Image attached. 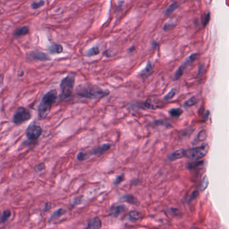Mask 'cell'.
<instances>
[{
  "label": "cell",
  "instance_id": "cell-1",
  "mask_svg": "<svg viewBox=\"0 0 229 229\" xmlns=\"http://www.w3.org/2000/svg\"><path fill=\"white\" fill-rule=\"evenodd\" d=\"M78 96L91 100H100L109 94L108 90H103L97 86L92 84H80L76 88Z\"/></svg>",
  "mask_w": 229,
  "mask_h": 229
},
{
  "label": "cell",
  "instance_id": "cell-2",
  "mask_svg": "<svg viewBox=\"0 0 229 229\" xmlns=\"http://www.w3.org/2000/svg\"><path fill=\"white\" fill-rule=\"evenodd\" d=\"M57 98V92L56 89H52L44 96L38 108V116L39 119H44L49 114V112Z\"/></svg>",
  "mask_w": 229,
  "mask_h": 229
},
{
  "label": "cell",
  "instance_id": "cell-3",
  "mask_svg": "<svg viewBox=\"0 0 229 229\" xmlns=\"http://www.w3.org/2000/svg\"><path fill=\"white\" fill-rule=\"evenodd\" d=\"M209 150L208 144H203L197 147L183 149V158L192 160H200L207 155Z\"/></svg>",
  "mask_w": 229,
  "mask_h": 229
},
{
  "label": "cell",
  "instance_id": "cell-4",
  "mask_svg": "<svg viewBox=\"0 0 229 229\" xmlns=\"http://www.w3.org/2000/svg\"><path fill=\"white\" fill-rule=\"evenodd\" d=\"M74 84L75 77L73 76H67L61 81L60 87H61L62 96L63 98H68V97L71 96L73 92Z\"/></svg>",
  "mask_w": 229,
  "mask_h": 229
},
{
  "label": "cell",
  "instance_id": "cell-5",
  "mask_svg": "<svg viewBox=\"0 0 229 229\" xmlns=\"http://www.w3.org/2000/svg\"><path fill=\"white\" fill-rule=\"evenodd\" d=\"M32 114L27 108L23 106L18 107L14 114L12 121L15 125H19L31 120Z\"/></svg>",
  "mask_w": 229,
  "mask_h": 229
},
{
  "label": "cell",
  "instance_id": "cell-6",
  "mask_svg": "<svg viewBox=\"0 0 229 229\" xmlns=\"http://www.w3.org/2000/svg\"><path fill=\"white\" fill-rule=\"evenodd\" d=\"M43 133V129L40 126L35 124H32L26 130V135L29 140L36 141L41 136Z\"/></svg>",
  "mask_w": 229,
  "mask_h": 229
},
{
  "label": "cell",
  "instance_id": "cell-7",
  "mask_svg": "<svg viewBox=\"0 0 229 229\" xmlns=\"http://www.w3.org/2000/svg\"><path fill=\"white\" fill-rule=\"evenodd\" d=\"M198 53H194L191 55H190V57L186 60L185 62L183 63L182 65L179 67L178 69L177 70V71H176L175 73L174 80H178L182 76L183 72H184V70L190 65H191V64L192 63L195 61V60H196V57H198Z\"/></svg>",
  "mask_w": 229,
  "mask_h": 229
},
{
  "label": "cell",
  "instance_id": "cell-8",
  "mask_svg": "<svg viewBox=\"0 0 229 229\" xmlns=\"http://www.w3.org/2000/svg\"><path fill=\"white\" fill-rule=\"evenodd\" d=\"M112 145L110 143H106V144H103L101 146H98V147H96L93 149L91 150L89 153H87L88 156L89 155H101L104 154V153H106L108 151L109 149H110Z\"/></svg>",
  "mask_w": 229,
  "mask_h": 229
},
{
  "label": "cell",
  "instance_id": "cell-9",
  "mask_svg": "<svg viewBox=\"0 0 229 229\" xmlns=\"http://www.w3.org/2000/svg\"><path fill=\"white\" fill-rule=\"evenodd\" d=\"M29 55L31 59L37 60V61H47L50 60V57L46 53L40 51H33Z\"/></svg>",
  "mask_w": 229,
  "mask_h": 229
},
{
  "label": "cell",
  "instance_id": "cell-10",
  "mask_svg": "<svg viewBox=\"0 0 229 229\" xmlns=\"http://www.w3.org/2000/svg\"><path fill=\"white\" fill-rule=\"evenodd\" d=\"M121 200L123 202H126L127 203L130 204L134 205V206H138L139 205V201L138 200V199L134 197L132 194H125L123 195L121 197Z\"/></svg>",
  "mask_w": 229,
  "mask_h": 229
},
{
  "label": "cell",
  "instance_id": "cell-11",
  "mask_svg": "<svg viewBox=\"0 0 229 229\" xmlns=\"http://www.w3.org/2000/svg\"><path fill=\"white\" fill-rule=\"evenodd\" d=\"M126 210V207L125 205H123V204L118 205L116 206H114V207H113L111 209L110 215L114 217H117L120 215H121L122 213L125 212Z\"/></svg>",
  "mask_w": 229,
  "mask_h": 229
},
{
  "label": "cell",
  "instance_id": "cell-12",
  "mask_svg": "<svg viewBox=\"0 0 229 229\" xmlns=\"http://www.w3.org/2000/svg\"><path fill=\"white\" fill-rule=\"evenodd\" d=\"M102 220H100L99 217H94L93 219L90 221L88 223V226L86 227V228H94V229H99L102 228Z\"/></svg>",
  "mask_w": 229,
  "mask_h": 229
},
{
  "label": "cell",
  "instance_id": "cell-13",
  "mask_svg": "<svg viewBox=\"0 0 229 229\" xmlns=\"http://www.w3.org/2000/svg\"><path fill=\"white\" fill-rule=\"evenodd\" d=\"M153 68H154V67L153 65V64L151 62L149 61L145 68L141 72L140 76L142 79H145L146 77H148L150 75L153 73Z\"/></svg>",
  "mask_w": 229,
  "mask_h": 229
},
{
  "label": "cell",
  "instance_id": "cell-14",
  "mask_svg": "<svg viewBox=\"0 0 229 229\" xmlns=\"http://www.w3.org/2000/svg\"><path fill=\"white\" fill-rule=\"evenodd\" d=\"M183 158V149H179L171 153L168 156L167 159L170 161H174L179 159Z\"/></svg>",
  "mask_w": 229,
  "mask_h": 229
},
{
  "label": "cell",
  "instance_id": "cell-15",
  "mask_svg": "<svg viewBox=\"0 0 229 229\" xmlns=\"http://www.w3.org/2000/svg\"><path fill=\"white\" fill-rule=\"evenodd\" d=\"M62 45L59 44H52L48 47V51L52 54H60L63 52Z\"/></svg>",
  "mask_w": 229,
  "mask_h": 229
},
{
  "label": "cell",
  "instance_id": "cell-16",
  "mask_svg": "<svg viewBox=\"0 0 229 229\" xmlns=\"http://www.w3.org/2000/svg\"><path fill=\"white\" fill-rule=\"evenodd\" d=\"M142 217V215L140 212L137 210H133L129 214V219L131 222H136Z\"/></svg>",
  "mask_w": 229,
  "mask_h": 229
},
{
  "label": "cell",
  "instance_id": "cell-17",
  "mask_svg": "<svg viewBox=\"0 0 229 229\" xmlns=\"http://www.w3.org/2000/svg\"><path fill=\"white\" fill-rule=\"evenodd\" d=\"M29 32V28L28 26H22V27L17 29L14 32V35L16 37H20L26 35Z\"/></svg>",
  "mask_w": 229,
  "mask_h": 229
},
{
  "label": "cell",
  "instance_id": "cell-18",
  "mask_svg": "<svg viewBox=\"0 0 229 229\" xmlns=\"http://www.w3.org/2000/svg\"><path fill=\"white\" fill-rule=\"evenodd\" d=\"M144 106L146 108L149 109V110H155V109L159 108V105L155 103V102H154V100L148 99L144 103Z\"/></svg>",
  "mask_w": 229,
  "mask_h": 229
},
{
  "label": "cell",
  "instance_id": "cell-19",
  "mask_svg": "<svg viewBox=\"0 0 229 229\" xmlns=\"http://www.w3.org/2000/svg\"><path fill=\"white\" fill-rule=\"evenodd\" d=\"M169 114L172 118H178L183 114V110L181 108H172L169 110Z\"/></svg>",
  "mask_w": 229,
  "mask_h": 229
},
{
  "label": "cell",
  "instance_id": "cell-20",
  "mask_svg": "<svg viewBox=\"0 0 229 229\" xmlns=\"http://www.w3.org/2000/svg\"><path fill=\"white\" fill-rule=\"evenodd\" d=\"M204 161L202 160H195V161H192V162H190L187 163V169L188 170H194L196 167L201 166L202 164H203Z\"/></svg>",
  "mask_w": 229,
  "mask_h": 229
},
{
  "label": "cell",
  "instance_id": "cell-21",
  "mask_svg": "<svg viewBox=\"0 0 229 229\" xmlns=\"http://www.w3.org/2000/svg\"><path fill=\"white\" fill-rule=\"evenodd\" d=\"M12 215V212H11L10 210L9 209H6L3 212L2 215L0 217V221H1L2 223H5L6 221L8 220L9 218Z\"/></svg>",
  "mask_w": 229,
  "mask_h": 229
},
{
  "label": "cell",
  "instance_id": "cell-22",
  "mask_svg": "<svg viewBox=\"0 0 229 229\" xmlns=\"http://www.w3.org/2000/svg\"><path fill=\"white\" fill-rule=\"evenodd\" d=\"M65 210L63 208H59L52 213V215L51 216V219H59L60 217H61L63 215H65Z\"/></svg>",
  "mask_w": 229,
  "mask_h": 229
},
{
  "label": "cell",
  "instance_id": "cell-23",
  "mask_svg": "<svg viewBox=\"0 0 229 229\" xmlns=\"http://www.w3.org/2000/svg\"><path fill=\"white\" fill-rule=\"evenodd\" d=\"M100 53V50L98 47H92L89 49L87 52H86V55L88 56V57H92V56H95L98 55Z\"/></svg>",
  "mask_w": 229,
  "mask_h": 229
},
{
  "label": "cell",
  "instance_id": "cell-24",
  "mask_svg": "<svg viewBox=\"0 0 229 229\" xmlns=\"http://www.w3.org/2000/svg\"><path fill=\"white\" fill-rule=\"evenodd\" d=\"M197 102H198V100L196 98V97L192 96L186 101V102L184 103V105H185V106L191 107V106H194L195 104H196Z\"/></svg>",
  "mask_w": 229,
  "mask_h": 229
},
{
  "label": "cell",
  "instance_id": "cell-25",
  "mask_svg": "<svg viewBox=\"0 0 229 229\" xmlns=\"http://www.w3.org/2000/svg\"><path fill=\"white\" fill-rule=\"evenodd\" d=\"M207 138V133L206 130H202L197 135L196 141L197 142H202L206 139Z\"/></svg>",
  "mask_w": 229,
  "mask_h": 229
},
{
  "label": "cell",
  "instance_id": "cell-26",
  "mask_svg": "<svg viewBox=\"0 0 229 229\" xmlns=\"http://www.w3.org/2000/svg\"><path fill=\"white\" fill-rule=\"evenodd\" d=\"M176 92H177V90H176L175 88L171 89V91L169 92L166 96L164 97V100L166 101H168V100H170L173 99L174 97V96H175Z\"/></svg>",
  "mask_w": 229,
  "mask_h": 229
},
{
  "label": "cell",
  "instance_id": "cell-27",
  "mask_svg": "<svg viewBox=\"0 0 229 229\" xmlns=\"http://www.w3.org/2000/svg\"><path fill=\"white\" fill-rule=\"evenodd\" d=\"M209 184V181H208V178L206 175H205L204 178L202 179V182L200 185V189L202 191H204L206 188H207Z\"/></svg>",
  "mask_w": 229,
  "mask_h": 229
},
{
  "label": "cell",
  "instance_id": "cell-28",
  "mask_svg": "<svg viewBox=\"0 0 229 229\" xmlns=\"http://www.w3.org/2000/svg\"><path fill=\"white\" fill-rule=\"evenodd\" d=\"M125 174H121V175L117 176V177H116V178L114 180V184L115 186L119 185L120 183H121L124 181V180H125Z\"/></svg>",
  "mask_w": 229,
  "mask_h": 229
},
{
  "label": "cell",
  "instance_id": "cell-29",
  "mask_svg": "<svg viewBox=\"0 0 229 229\" xmlns=\"http://www.w3.org/2000/svg\"><path fill=\"white\" fill-rule=\"evenodd\" d=\"M45 168H46V166H45V164L44 163H39L38 165H36V166H35V172H40V171H43L44 170H45Z\"/></svg>",
  "mask_w": 229,
  "mask_h": 229
},
{
  "label": "cell",
  "instance_id": "cell-30",
  "mask_svg": "<svg viewBox=\"0 0 229 229\" xmlns=\"http://www.w3.org/2000/svg\"><path fill=\"white\" fill-rule=\"evenodd\" d=\"M178 5L176 4L175 3H172L171 5L170 6V7H168L167 10H166V14H171L173 12H174V10H175L176 9L178 8Z\"/></svg>",
  "mask_w": 229,
  "mask_h": 229
},
{
  "label": "cell",
  "instance_id": "cell-31",
  "mask_svg": "<svg viewBox=\"0 0 229 229\" xmlns=\"http://www.w3.org/2000/svg\"><path fill=\"white\" fill-rule=\"evenodd\" d=\"M44 4V2L43 1V0H41V1H39V2H33L32 3V7L33 9H38L39 8V7L43 6V5Z\"/></svg>",
  "mask_w": 229,
  "mask_h": 229
},
{
  "label": "cell",
  "instance_id": "cell-32",
  "mask_svg": "<svg viewBox=\"0 0 229 229\" xmlns=\"http://www.w3.org/2000/svg\"><path fill=\"white\" fill-rule=\"evenodd\" d=\"M88 157L87 153H84V152H80L78 153L77 156V159L79 161H84Z\"/></svg>",
  "mask_w": 229,
  "mask_h": 229
},
{
  "label": "cell",
  "instance_id": "cell-33",
  "mask_svg": "<svg viewBox=\"0 0 229 229\" xmlns=\"http://www.w3.org/2000/svg\"><path fill=\"white\" fill-rule=\"evenodd\" d=\"M82 198H83V196H79V197H77V198H75L74 200H73V205L77 206V205H79L80 204H81Z\"/></svg>",
  "mask_w": 229,
  "mask_h": 229
},
{
  "label": "cell",
  "instance_id": "cell-34",
  "mask_svg": "<svg viewBox=\"0 0 229 229\" xmlns=\"http://www.w3.org/2000/svg\"><path fill=\"white\" fill-rule=\"evenodd\" d=\"M198 196H199V191L198 190H194L192 192V194H191V197L190 198L189 201L190 202L191 200H194V199L196 198Z\"/></svg>",
  "mask_w": 229,
  "mask_h": 229
},
{
  "label": "cell",
  "instance_id": "cell-35",
  "mask_svg": "<svg viewBox=\"0 0 229 229\" xmlns=\"http://www.w3.org/2000/svg\"><path fill=\"white\" fill-rule=\"evenodd\" d=\"M155 125H167L169 126H170V124H168L167 122H166L165 121H161V120H159V121H155Z\"/></svg>",
  "mask_w": 229,
  "mask_h": 229
},
{
  "label": "cell",
  "instance_id": "cell-36",
  "mask_svg": "<svg viewBox=\"0 0 229 229\" xmlns=\"http://www.w3.org/2000/svg\"><path fill=\"white\" fill-rule=\"evenodd\" d=\"M210 20V13H208L206 14V17L204 18V20L202 22V23L204 24V26H206V25L208 23V22Z\"/></svg>",
  "mask_w": 229,
  "mask_h": 229
},
{
  "label": "cell",
  "instance_id": "cell-37",
  "mask_svg": "<svg viewBox=\"0 0 229 229\" xmlns=\"http://www.w3.org/2000/svg\"><path fill=\"white\" fill-rule=\"evenodd\" d=\"M51 208V202H47L46 204L44 205V211L47 212L48 210H49Z\"/></svg>",
  "mask_w": 229,
  "mask_h": 229
},
{
  "label": "cell",
  "instance_id": "cell-38",
  "mask_svg": "<svg viewBox=\"0 0 229 229\" xmlns=\"http://www.w3.org/2000/svg\"><path fill=\"white\" fill-rule=\"evenodd\" d=\"M3 83V75H1V76H0V88L2 87Z\"/></svg>",
  "mask_w": 229,
  "mask_h": 229
}]
</instances>
